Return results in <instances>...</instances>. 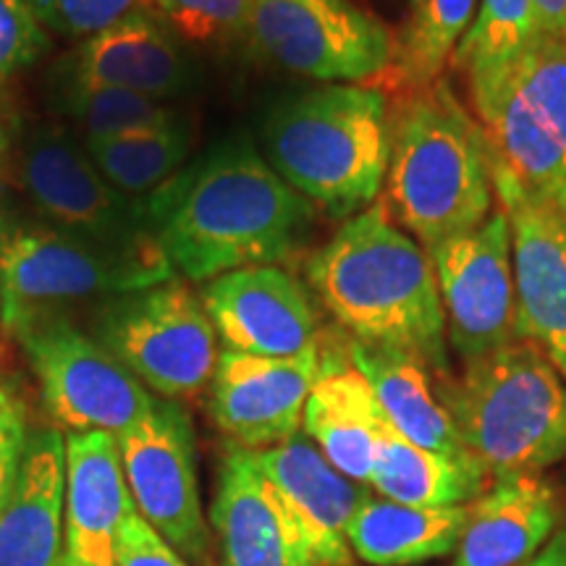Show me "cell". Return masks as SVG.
Instances as JSON below:
<instances>
[{"label":"cell","mask_w":566,"mask_h":566,"mask_svg":"<svg viewBox=\"0 0 566 566\" xmlns=\"http://www.w3.org/2000/svg\"><path fill=\"white\" fill-rule=\"evenodd\" d=\"M27 3L48 30L71 40H90L129 17L134 9H139L142 0H27Z\"/></svg>","instance_id":"32"},{"label":"cell","mask_w":566,"mask_h":566,"mask_svg":"<svg viewBox=\"0 0 566 566\" xmlns=\"http://www.w3.org/2000/svg\"><path fill=\"white\" fill-rule=\"evenodd\" d=\"M265 478L292 506L321 566H352L349 522L370 499L365 483L338 472L323 451L296 433L271 449L252 451Z\"/></svg>","instance_id":"18"},{"label":"cell","mask_w":566,"mask_h":566,"mask_svg":"<svg viewBox=\"0 0 566 566\" xmlns=\"http://www.w3.org/2000/svg\"><path fill=\"white\" fill-rule=\"evenodd\" d=\"M11 142H13L11 124H9V118L3 116V111H0V171H3V166H6V163H9Z\"/></svg>","instance_id":"38"},{"label":"cell","mask_w":566,"mask_h":566,"mask_svg":"<svg viewBox=\"0 0 566 566\" xmlns=\"http://www.w3.org/2000/svg\"><path fill=\"white\" fill-rule=\"evenodd\" d=\"M488 467L467 451V454H441L407 441L388 422L375 457L370 485L384 499L396 504L443 509L467 506L485 493Z\"/></svg>","instance_id":"25"},{"label":"cell","mask_w":566,"mask_h":566,"mask_svg":"<svg viewBox=\"0 0 566 566\" xmlns=\"http://www.w3.org/2000/svg\"><path fill=\"white\" fill-rule=\"evenodd\" d=\"M457 433L495 480L537 475L566 459V380L530 342L464 363L441 386Z\"/></svg>","instance_id":"5"},{"label":"cell","mask_w":566,"mask_h":566,"mask_svg":"<svg viewBox=\"0 0 566 566\" xmlns=\"http://www.w3.org/2000/svg\"><path fill=\"white\" fill-rule=\"evenodd\" d=\"M407 3H409V6H415V9H417V6H420L422 0H407Z\"/></svg>","instance_id":"40"},{"label":"cell","mask_w":566,"mask_h":566,"mask_svg":"<svg viewBox=\"0 0 566 566\" xmlns=\"http://www.w3.org/2000/svg\"><path fill=\"white\" fill-rule=\"evenodd\" d=\"M493 184L512 229L516 325L566 380V210L516 179L493 147Z\"/></svg>","instance_id":"14"},{"label":"cell","mask_w":566,"mask_h":566,"mask_svg":"<svg viewBox=\"0 0 566 566\" xmlns=\"http://www.w3.org/2000/svg\"><path fill=\"white\" fill-rule=\"evenodd\" d=\"M391 126L384 90L325 84L273 105L263 124L265 160L315 208L352 218L384 192Z\"/></svg>","instance_id":"4"},{"label":"cell","mask_w":566,"mask_h":566,"mask_svg":"<svg viewBox=\"0 0 566 566\" xmlns=\"http://www.w3.org/2000/svg\"><path fill=\"white\" fill-rule=\"evenodd\" d=\"M386 415L363 373L344 359H323L302 415L304 436L357 483H370Z\"/></svg>","instance_id":"23"},{"label":"cell","mask_w":566,"mask_h":566,"mask_svg":"<svg viewBox=\"0 0 566 566\" xmlns=\"http://www.w3.org/2000/svg\"><path fill=\"white\" fill-rule=\"evenodd\" d=\"M386 197L394 221L424 250L475 229L499 205L493 142L446 80L401 97Z\"/></svg>","instance_id":"3"},{"label":"cell","mask_w":566,"mask_h":566,"mask_svg":"<svg viewBox=\"0 0 566 566\" xmlns=\"http://www.w3.org/2000/svg\"><path fill=\"white\" fill-rule=\"evenodd\" d=\"M48 48L40 19L27 0H0V87Z\"/></svg>","instance_id":"33"},{"label":"cell","mask_w":566,"mask_h":566,"mask_svg":"<svg viewBox=\"0 0 566 566\" xmlns=\"http://www.w3.org/2000/svg\"><path fill=\"white\" fill-rule=\"evenodd\" d=\"M134 506L118 438L101 430L66 436V562L113 566L116 537Z\"/></svg>","instance_id":"20"},{"label":"cell","mask_w":566,"mask_h":566,"mask_svg":"<svg viewBox=\"0 0 566 566\" xmlns=\"http://www.w3.org/2000/svg\"><path fill=\"white\" fill-rule=\"evenodd\" d=\"M66 551V436L34 430L0 506V566H61Z\"/></svg>","instance_id":"21"},{"label":"cell","mask_w":566,"mask_h":566,"mask_svg":"<svg viewBox=\"0 0 566 566\" xmlns=\"http://www.w3.org/2000/svg\"><path fill=\"white\" fill-rule=\"evenodd\" d=\"M250 42L283 71L323 84H363L394 66L391 30L354 0H254Z\"/></svg>","instance_id":"9"},{"label":"cell","mask_w":566,"mask_h":566,"mask_svg":"<svg viewBox=\"0 0 566 566\" xmlns=\"http://www.w3.org/2000/svg\"><path fill=\"white\" fill-rule=\"evenodd\" d=\"M522 566H566V530L551 537L548 546Z\"/></svg>","instance_id":"37"},{"label":"cell","mask_w":566,"mask_h":566,"mask_svg":"<svg viewBox=\"0 0 566 566\" xmlns=\"http://www.w3.org/2000/svg\"><path fill=\"white\" fill-rule=\"evenodd\" d=\"M171 265L118 258L53 226L13 229L0 250V323L13 336L71 304L116 300L174 281Z\"/></svg>","instance_id":"6"},{"label":"cell","mask_w":566,"mask_h":566,"mask_svg":"<svg viewBox=\"0 0 566 566\" xmlns=\"http://www.w3.org/2000/svg\"><path fill=\"white\" fill-rule=\"evenodd\" d=\"M200 296L229 352L296 357L317 346V315L310 292L279 265L223 273L205 283Z\"/></svg>","instance_id":"16"},{"label":"cell","mask_w":566,"mask_h":566,"mask_svg":"<svg viewBox=\"0 0 566 566\" xmlns=\"http://www.w3.org/2000/svg\"><path fill=\"white\" fill-rule=\"evenodd\" d=\"M478 118L516 179L566 210V42L537 34Z\"/></svg>","instance_id":"10"},{"label":"cell","mask_w":566,"mask_h":566,"mask_svg":"<svg viewBox=\"0 0 566 566\" xmlns=\"http://www.w3.org/2000/svg\"><path fill=\"white\" fill-rule=\"evenodd\" d=\"M147 202L163 254L174 271L197 283L283 263L315 221V205L242 139L218 145Z\"/></svg>","instance_id":"1"},{"label":"cell","mask_w":566,"mask_h":566,"mask_svg":"<svg viewBox=\"0 0 566 566\" xmlns=\"http://www.w3.org/2000/svg\"><path fill=\"white\" fill-rule=\"evenodd\" d=\"M27 441V407L17 388L0 380V506L17 483Z\"/></svg>","instance_id":"35"},{"label":"cell","mask_w":566,"mask_h":566,"mask_svg":"<svg viewBox=\"0 0 566 566\" xmlns=\"http://www.w3.org/2000/svg\"><path fill=\"white\" fill-rule=\"evenodd\" d=\"M210 522L223 566H321L292 506L239 446L223 459Z\"/></svg>","instance_id":"17"},{"label":"cell","mask_w":566,"mask_h":566,"mask_svg":"<svg viewBox=\"0 0 566 566\" xmlns=\"http://www.w3.org/2000/svg\"><path fill=\"white\" fill-rule=\"evenodd\" d=\"M59 103L82 126L87 139L124 137V134L153 132L181 122L179 113L166 101H155V97L137 95L129 90L82 82L66 74H61Z\"/></svg>","instance_id":"30"},{"label":"cell","mask_w":566,"mask_h":566,"mask_svg":"<svg viewBox=\"0 0 566 566\" xmlns=\"http://www.w3.org/2000/svg\"><path fill=\"white\" fill-rule=\"evenodd\" d=\"M537 34L533 0H480L472 27L451 55L475 113L504 87Z\"/></svg>","instance_id":"27"},{"label":"cell","mask_w":566,"mask_h":566,"mask_svg":"<svg viewBox=\"0 0 566 566\" xmlns=\"http://www.w3.org/2000/svg\"><path fill=\"white\" fill-rule=\"evenodd\" d=\"M84 153L95 163L103 179L118 192L132 197H150L155 189L171 181L187 163L192 134L187 122L153 132L124 134L108 139H84Z\"/></svg>","instance_id":"28"},{"label":"cell","mask_w":566,"mask_h":566,"mask_svg":"<svg viewBox=\"0 0 566 566\" xmlns=\"http://www.w3.org/2000/svg\"><path fill=\"white\" fill-rule=\"evenodd\" d=\"M61 74L166 101L192 84V63L181 40L139 6L129 17L82 40Z\"/></svg>","instance_id":"19"},{"label":"cell","mask_w":566,"mask_h":566,"mask_svg":"<svg viewBox=\"0 0 566 566\" xmlns=\"http://www.w3.org/2000/svg\"><path fill=\"white\" fill-rule=\"evenodd\" d=\"M61 566H74L71 562H66V556H63V562H61Z\"/></svg>","instance_id":"41"},{"label":"cell","mask_w":566,"mask_h":566,"mask_svg":"<svg viewBox=\"0 0 566 566\" xmlns=\"http://www.w3.org/2000/svg\"><path fill=\"white\" fill-rule=\"evenodd\" d=\"M181 42L221 45L250 30L254 0H142Z\"/></svg>","instance_id":"31"},{"label":"cell","mask_w":566,"mask_h":566,"mask_svg":"<svg viewBox=\"0 0 566 566\" xmlns=\"http://www.w3.org/2000/svg\"><path fill=\"white\" fill-rule=\"evenodd\" d=\"M480 0H422L396 40L394 74L405 90H420L441 80L443 66L472 27Z\"/></svg>","instance_id":"29"},{"label":"cell","mask_w":566,"mask_h":566,"mask_svg":"<svg viewBox=\"0 0 566 566\" xmlns=\"http://www.w3.org/2000/svg\"><path fill=\"white\" fill-rule=\"evenodd\" d=\"M13 233V223H11V210H9V200H6L3 189H0V250H3L6 242L11 239Z\"/></svg>","instance_id":"39"},{"label":"cell","mask_w":566,"mask_h":566,"mask_svg":"<svg viewBox=\"0 0 566 566\" xmlns=\"http://www.w3.org/2000/svg\"><path fill=\"white\" fill-rule=\"evenodd\" d=\"M562 520V501L537 475L495 480L470 504V520L451 566H522L546 548Z\"/></svg>","instance_id":"22"},{"label":"cell","mask_w":566,"mask_h":566,"mask_svg":"<svg viewBox=\"0 0 566 566\" xmlns=\"http://www.w3.org/2000/svg\"><path fill=\"white\" fill-rule=\"evenodd\" d=\"M307 281L352 342L405 352L446 373V315L433 265L386 202L352 216L310 258Z\"/></svg>","instance_id":"2"},{"label":"cell","mask_w":566,"mask_h":566,"mask_svg":"<svg viewBox=\"0 0 566 566\" xmlns=\"http://www.w3.org/2000/svg\"><path fill=\"white\" fill-rule=\"evenodd\" d=\"M113 566H192L139 512L124 520Z\"/></svg>","instance_id":"34"},{"label":"cell","mask_w":566,"mask_h":566,"mask_svg":"<svg viewBox=\"0 0 566 566\" xmlns=\"http://www.w3.org/2000/svg\"><path fill=\"white\" fill-rule=\"evenodd\" d=\"M17 338L38 375L45 409L71 433L122 436L153 409L155 396L137 375L66 317L34 323Z\"/></svg>","instance_id":"11"},{"label":"cell","mask_w":566,"mask_h":566,"mask_svg":"<svg viewBox=\"0 0 566 566\" xmlns=\"http://www.w3.org/2000/svg\"><path fill=\"white\" fill-rule=\"evenodd\" d=\"M216 328L187 283L166 281L103 310L97 338L163 399H192L212 380L218 365Z\"/></svg>","instance_id":"8"},{"label":"cell","mask_w":566,"mask_h":566,"mask_svg":"<svg viewBox=\"0 0 566 566\" xmlns=\"http://www.w3.org/2000/svg\"><path fill=\"white\" fill-rule=\"evenodd\" d=\"M537 30L566 42V0H533Z\"/></svg>","instance_id":"36"},{"label":"cell","mask_w":566,"mask_h":566,"mask_svg":"<svg viewBox=\"0 0 566 566\" xmlns=\"http://www.w3.org/2000/svg\"><path fill=\"white\" fill-rule=\"evenodd\" d=\"M446 315V334L462 363L522 342L516 325L512 229L501 202L475 229L428 247Z\"/></svg>","instance_id":"12"},{"label":"cell","mask_w":566,"mask_h":566,"mask_svg":"<svg viewBox=\"0 0 566 566\" xmlns=\"http://www.w3.org/2000/svg\"><path fill=\"white\" fill-rule=\"evenodd\" d=\"M467 520L470 504L422 509L370 495L349 522V548L373 566H415L457 551Z\"/></svg>","instance_id":"26"},{"label":"cell","mask_w":566,"mask_h":566,"mask_svg":"<svg viewBox=\"0 0 566 566\" xmlns=\"http://www.w3.org/2000/svg\"><path fill=\"white\" fill-rule=\"evenodd\" d=\"M21 179L45 221L82 242L147 265H171L160 250L147 197L118 192L59 129H40L21 153Z\"/></svg>","instance_id":"7"},{"label":"cell","mask_w":566,"mask_h":566,"mask_svg":"<svg viewBox=\"0 0 566 566\" xmlns=\"http://www.w3.org/2000/svg\"><path fill=\"white\" fill-rule=\"evenodd\" d=\"M116 438L137 512L181 556L202 562L208 525L189 415L179 401L155 399L150 412Z\"/></svg>","instance_id":"13"},{"label":"cell","mask_w":566,"mask_h":566,"mask_svg":"<svg viewBox=\"0 0 566 566\" xmlns=\"http://www.w3.org/2000/svg\"><path fill=\"white\" fill-rule=\"evenodd\" d=\"M321 365L317 346L296 357H254L223 349L210 380L212 420L247 451L289 441L300 433Z\"/></svg>","instance_id":"15"},{"label":"cell","mask_w":566,"mask_h":566,"mask_svg":"<svg viewBox=\"0 0 566 566\" xmlns=\"http://www.w3.org/2000/svg\"><path fill=\"white\" fill-rule=\"evenodd\" d=\"M349 363L363 373L384 409L386 420L407 441L441 454H467L449 409L438 399L430 370L415 357L396 349H380L349 342Z\"/></svg>","instance_id":"24"}]
</instances>
